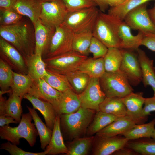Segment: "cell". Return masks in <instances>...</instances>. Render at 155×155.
<instances>
[{
    "label": "cell",
    "instance_id": "1",
    "mask_svg": "<svg viewBox=\"0 0 155 155\" xmlns=\"http://www.w3.org/2000/svg\"><path fill=\"white\" fill-rule=\"evenodd\" d=\"M0 36L15 47L23 56L34 53V26L26 20L22 19L11 25H0Z\"/></svg>",
    "mask_w": 155,
    "mask_h": 155
},
{
    "label": "cell",
    "instance_id": "2",
    "mask_svg": "<svg viewBox=\"0 0 155 155\" xmlns=\"http://www.w3.org/2000/svg\"><path fill=\"white\" fill-rule=\"evenodd\" d=\"M32 119L29 112L22 114L21 120L17 126L12 127L6 125L0 127L1 139L17 145L20 143V139L23 138L30 146L33 147L38 135L34 124L32 123Z\"/></svg>",
    "mask_w": 155,
    "mask_h": 155
},
{
    "label": "cell",
    "instance_id": "3",
    "mask_svg": "<svg viewBox=\"0 0 155 155\" xmlns=\"http://www.w3.org/2000/svg\"><path fill=\"white\" fill-rule=\"evenodd\" d=\"M96 112L81 107L74 113L61 114L60 126L71 139L81 137L86 133Z\"/></svg>",
    "mask_w": 155,
    "mask_h": 155
},
{
    "label": "cell",
    "instance_id": "4",
    "mask_svg": "<svg viewBox=\"0 0 155 155\" xmlns=\"http://www.w3.org/2000/svg\"><path fill=\"white\" fill-rule=\"evenodd\" d=\"M93 36L107 48L120 49L121 41L111 16L100 11L94 25Z\"/></svg>",
    "mask_w": 155,
    "mask_h": 155
},
{
    "label": "cell",
    "instance_id": "5",
    "mask_svg": "<svg viewBox=\"0 0 155 155\" xmlns=\"http://www.w3.org/2000/svg\"><path fill=\"white\" fill-rule=\"evenodd\" d=\"M99 80L106 97L122 98L133 91L128 79L119 70L114 72L106 71Z\"/></svg>",
    "mask_w": 155,
    "mask_h": 155
},
{
    "label": "cell",
    "instance_id": "6",
    "mask_svg": "<svg viewBox=\"0 0 155 155\" xmlns=\"http://www.w3.org/2000/svg\"><path fill=\"white\" fill-rule=\"evenodd\" d=\"M96 7L69 12L62 24L68 28L74 34L86 31H92L100 11Z\"/></svg>",
    "mask_w": 155,
    "mask_h": 155
},
{
    "label": "cell",
    "instance_id": "7",
    "mask_svg": "<svg viewBox=\"0 0 155 155\" xmlns=\"http://www.w3.org/2000/svg\"><path fill=\"white\" fill-rule=\"evenodd\" d=\"M88 57L72 51L56 56L43 59L47 70L65 75L77 70L81 63Z\"/></svg>",
    "mask_w": 155,
    "mask_h": 155
},
{
    "label": "cell",
    "instance_id": "8",
    "mask_svg": "<svg viewBox=\"0 0 155 155\" xmlns=\"http://www.w3.org/2000/svg\"><path fill=\"white\" fill-rule=\"evenodd\" d=\"M74 33L63 24L55 28L49 46L44 57H52L72 51V44Z\"/></svg>",
    "mask_w": 155,
    "mask_h": 155
},
{
    "label": "cell",
    "instance_id": "9",
    "mask_svg": "<svg viewBox=\"0 0 155 155\" xmlns=\"http://www.w3.org/2000/svg\"><path fill=\"white\" fill-rule=\"evenodd\" d=\"M68 12L61 0L42 2L39 18L47 26L55 28L63 24Z\"/></svg>",
    "mask_w": 155,
    "mask_h": 155
},
{
    "label": "cell",
    "instance_id": "10",
    "mask_svg": "<svg viewBox=\"0 0 155 155\" xmlns=\"http://www.w3.org/2000/svg\"><path fill=\"white\" fill-rule=\"evenodd\" d=\"M147 3H143L129 12L123 21L131 29L144 34L155 33V27L149 16Z\"/></svg>",
    "mask_w": 155,
    "mask_h": 155
},
{
    "label": "cell",
    "instance_id": "11",
    "mask_svg": "<svg viewBox=\"0 0 155 155\" xmlns=\"http://www.w3.org/2000/svg\"><path fill=\"white\" fill-rule=\"evenodd\" d=\"M100 78H90L84 90L78 94L81 102V107L99 111V106L106 97L100 83Z\"/></svg>",
    "mask_w": 155,
    "mask_h": 155
},
{
    "label": "cell",
    "instance_id": "12",
    "mask_svg": "<svg viewBox=\"0 0 155 155\" xmlns=\"http://www.w3.org/2000/svg\"><path fill=\"white\" fill-rule=\"evenodd\" d=\"M120 49L122 58L119 70L126 77L131 84L136 86L142 80V70L137 55L132 50Z\"/></svg>",
    "mask_w": 155,
    "mask_h": 155
},
{
    "label": "cell",
    "instance_id": "13",
    "mask_svg": "<svg viewBox=\"0 0 155 155\" xmlns=\"http://www.w3.org/2000/svg\"><path fill=\"white\" fill-rule=\"evenodd\" d=\"M28 94L50 103L58 114L63 92L53 88L43 78L34 80Z\"/></svg>",
    "mask_w": 155,
    "mask_h": 155
},
{
    "label": "cell",
    "instance_id": "14",
    "mask_svg": "<svg viewBox=\"0 0 155 155\" xmlns=\"http://www.w3.org/2000/svg\"><path fill=\"white\" fill-rule=\"evenodd\" d=\"M0 56L16 72L28 74L23 56L13 45L0 38Z\"/></svg>",
    "mask_w": 155,
    "mask_h": 155
},
{
    "label": "cell",
    "instance_id": "15",
    "mask_svg": "<svg viewBox=\"0 0 155 155\" xmlns=\"http://www.w3.org/2000/svg\"><path fill=\"white\" fill-rule=\"evenodd\" d=\"M128 140L120 135L104 137L96 135L93 143L92 154L110 155L125 146Z\"/></svg>",
    "mask_w": 155,
    "mask_h": 155
},
{
    "label": "cell",
    "instance_id": "16",
    "mask_svg": "<svg viewBox=\"0 0 155 155\" xmlns=\"http://www.w3.org/2000/svg\"><path fill=\"white\" fill-rule=\"evenodd\" d=\"M111 16L121 40L120 49L137 50L141 46L144 34L139 31L136 35H133L131 32V28L124 21Z\"/></svg>",
    "mask_w": 155,
    "mask_h": 155
},
{
    "label": "cell",
    "instance_id": "17",
    "mask_svg": "<svg viewBox=\"0 0 155 155\" xmlns=\"http://www.w3.org/2000/svg\"><path fill=\"white\" fill-rule=\"evenodd\" d=\"M33 25L35 40L34 53L41 54L43 59L47 53L55 28L47 26L39 18Z\"/></svg>",
    "mask_w": 155,
    "mask_h": 155
},
{
    "label": "cell",
    "instance_id": "18",
    "mask_svg": "<svg viewBox=\"0 0 155 155\" xmlns=\"http://www.w3.org/2000/svg\"><path fill=\"white\" fill-rule=\"evenodd\" d=\"M145 98L143 96V93L139 92H132L122 100L127 108L126 115L129 117L137 124L144 123L148 118L142 116V106Z\"/></svg>",
    "mask_w": 155,
    "mask_h": 155
},
{
    "label": "cell",
    "instance_id": "19",
    "mask_svg": "<svg viewBox=\"0 0 155 155\" xmlns=\"http://www.w3.org/2000/svg\"><path fill=\"white\" fill-rule=\"evenodd\" d=\"M23 98L28 100L32 104L34 109L40 111L43 116L46 126L53 130L59 114L52 105L28 93L24 95Z\"/></svg>",
    "mask_w": 155,
    "mask_h": 155
},
{
    "label": "cell",
    "instance_id": "20",
    "mask_svg": "<svg viewBox=\"0 0 155 155\" xmlns=\"http://www.w3.org/2000/svg\"><path fill=\"white\" fill-rule=\"evenodd\" d=\"M136 124H137L136 123L127 115L118 117L97 132L96 135L104 137L119 135L126 131Z\"/></svg>",
    "mask_w": 155,
    "mask_h": 155
},
{
    "label": "cell",
    "instance_id": "21",
    "mask_svg": "<svg viewBox=\"0 0 155 155\" xmlns=\"http://www.w3.org/2000/svg\"><path fill=\"white\" fill-rule=\"evenodd\" d=\"M42 2L41 0H16L13 8L19 14L28 17L34 25L39 18Z\"/></svg>",
    "mask_w": 155,
    "mask_h": 155
},
{
    "label": "cell",
    "instance_id": "22",
    "mask_svg": "<svg viewBox=\"0 0 155 155\" xmlns=\"http://www.w3.org/2000/svg\"><path fill=\"white\" fill-rule=\"evenodd\" d=\"M137 55L142 70V81L145 87L150 86L155 96V68L153 61L149 58L142 49L138 48Z\"/></svg>",
    "mask_w": 155,
    "mask_h": 155
},
{
    "label": "cell",
    "instance_id": "23",
    "mask_svg": "<svg viewBox=\"0 0 155 155\" xmlns=\"http://www.w3.org/2000/svg\"><path fill=\"white\" fill-rule=\"evenodd\" d=\"M44 150L47 152V155H49L61 153L66 155L68 153V150L64 143L61 132L59 115H57L56 119L50 140Z\"/></svg>",
    "mask_w": 155,
    "mask_h": 155
},
{
    "label": "cell",
    "instance_id": "24",
    "mask_svg": "<svg viewBox=\"0 0 155 155\" xmlns=\"http://www.w3.org/2000/svg\"><path fill=\"white\" fill-rule=\"evenodd\" d=\"M23 57L28 75L32 80L43 78L47 74L46 65L41 54L34 53Z\"/></svg>",
    "mask_w": 155,
    "mask_h": 155
},
{
    "label": "cell",
    "instance_id": "25",
    "mask_svg": "<svg viewBox=\"0 0 155 155\" xmlns=\"http://www.w3.org/2000/svg\"><path fill=\"white\" fill-rule=\"evenodd\" d=\"M77 70L87 74L90 78H100L106 72L104 57H88L81 63Z\"/></svg>",
    "mask_w": 155,
    "mask_h": 155
},
{
    "label": "cell",
    "instance_id": "26",
    "mask_svg": "<svg viewBox=\"0 0 155 155\" xmlns=\"http://www.w3.org/2000/svg\"><path fill=\"white\" fill-rule=\"evenodd\" d=\"M80 107L81 102L78 94L72 89L69 88L63 92L58 114L74 113Z\"/></svg>",
    "mask_w": 155,
    "mask_h": 155
},
{
    "label": "cell",
    "instance_id": "27",
    "mask_svg": "<svg viewBox=\"0 0 155 155\" xmlns=\"http://www.w3.org/2000/svg\"><path fill=\"white\" fill-rule=\"evenodd\" d=\"M118 117L100 111H96L86 133L91 136L108 125Z\"/></svg>",
    "mask_w": 155,
    "mask_h": 155
},
{
    "label": "cell",
    "instance_id": "28",
    "mask_svg": "<svg viewBox=\"0 0 155 155\" xmlns=\"http://www.w3.org/2000/svg\"><path fill=\"white\" fill-rule=\"evenodd\" d=\"M155 118L149 123L136 124L132 127L122 134L128 140L143 138H151L155 129Z\"/></svg>",
    "mask_w": 155,
    "mask_h": 155
},
{
    "label": "cell",
    "instance_id": "29",
    "mask_svg": "<svg viewBox=\"0 0 155 155\" xmlns=\"http://www.w3.org/2000/svg\"><path fill=\"white\" fill-rule=\"evenodd\" d=\"M99 110L118 117L126 115L127 108L122 98L106 97L99 106Z\"/></svg>",
    "mask_w": 155,
    "mask_h": 155
},
{
    "label": "cell",
    "instance_id": "30",
    "mask_svg": "<svg viewBox=\"0 0 155 155\" xmlns=\"http://www.w3.org/2000/svg\"><path fill=\"white\" fill-rule=\"evenodd\" d=\"M26 107L31 113L37 130L40 137L41 148L42 150H44L50 140L53 130L49 128L43 122L35 109L27 106Z\"/></svg>",
    "mask_w": 155,
    "mask_h": 155
},
{
    "label": "cell",
    "instance_id": "31",
    "mask_svg": "<svg viewBox=\"0 0 155 155\" xmlns=\"http://www.w3.org/2000/svg\"><path fill=\"white\" fill-rule=\"evenodd\" d=\"M125 146L142 155H155V140L143 138L128 140Z\"/></svg>",
    "mask_w": 155,
    "mask_h": 155
},
{
    "label": "cell",
    "instance_id": "32",
    "mask_svg": "<svg viewBox=\"0 0 155 155\" xmlns=\"http://www.w3.org/2000/svg\"><path fill=\"white\" fill-rule=\"evenodd\" d=\"M33 81L28 74L14 71L13 81L11 87L12 93L23 98L24 95L28 93Z\"/></svg>",
    "mask_w": 155,
    "mask_h": 155
},
{
    "label": "cell",
    "instance_id": "33",
    "mask_svg": "<svg viewBox=\"0 0 155 155\" xmlns=\"http://www.w3.org/2000/svg\"><path fill=\"white\" fill-rule=\"evenodd\" d=\"M94 137L75 138L70 143L67 147V155H86L88 154L93 145Z\"/></svg>",
    "mask_w": 155,
    "mask_h": 155
},
{
    "label": "cell",
    "instance_id": "34",
    "mask_svg": "<svg viewBox=\"0 0 155 155\" xmlns=\"http://www.w3.org/2000/svg\"><path fill=\"white\" fill-rule=\"evenodd\" d=\"M155 0H125L120 5L110 7L107 13L123 21L126 14L130 11L143 3Z\"/></svg>",
    "mask_w": 155,
    "mask_h": 155
},
{
    "label": "cell",
    "instance_id": "35",
    "mask_svg": "<svg viewBox=\"0 0 155 155\" xmlns=\"http://www.w3.org/2000/svg\"><path fill=\"white\" fill-rule=\"evenodd\" d=\"M93 37L92 31L74 34L72 44V50L88 56L89 48Z\"/></svg>",
    "mask_w": 155,
    "mask_h": 155
},
{
    "label": "cell",
    "instance_id": "36",
    "mask_svg": "<svg viewBox=\"0 0 155 155\" xmlns=\"http://www.w3.org/2000/svg\"><path fill=\"white\" fill-rule=\"evenodd\" d=\"M65 75L73 90L77 94L84 90L90 78L87 74L78 70L70 72Z\"/></svg>",
    "mask_w": 155,
    "mask_h": 155
},
{
    "label": "cell",
    "instance_id": "37",
    "mask_svg": "<svg viewBox=\"0 0 155 155\" xmlns=\"http://www.w3.org/2000/svg\"><path fill=\"white\" fill-rule=\"evenodd\" d=\"M104 58L106 72H114L119 70L122 58L120 49L115 47L108 48Z\"/></svg>",
    "mask_w": 155,
    "mask_h": 155
},
{
    "label": "cell",
    "instance_id": "38",
    "mask_svg": "<svg viewBox=\"0 0 155 155\" xmlns=\"http://www.w3.org/2000/svg\"><path fill=\"white\" fill-rule=\"evenodd\" d=\"M47 71V74L43 78L53 88L62 92L69 89H72L65 75Z\"/></svg>",
    "mask_w": 155,
    "mask_h": 155
},
{
    "label": "cell",
    "instance_id": "39",
    "mask_svg": "<svg viewBox=\"0 0 155 155\" xmlns=\"http://www.w3.org/2000/svg\"><path fill=\"white\" fill-rule=\"evenodd\" d=\"M23 98L11 93L6 103L5 115L12 117L19 123L22 113L21 102Z\"/></svg>",
    "mask_w": 155,
    "mask_h": 155
},
{
    "label": "cell",
    "instance_id": "40",
    "mask_svg": "<svg viewBox=\"0 0 155 155\" xmlns=\"http://www.w3.org/2000/svg\"><path fill=\"white\" fill-rule=\"evenodd\" d=\"M14 71L4 60L0 58V88L1 90H10L13 83Z\"/></svg>",
    "mask_w": 155,
    "mask_h": 155
},
{
    "label": "cell",
    "instance_id": "41",
    "mask_svg": "<svg viewBox=\"0 0 155 155\" xmlns=\"http://www.w3.org/2000/svg\"><path fill=\"white\" fill-rule=\"evenodd\" d=\"M23 17L13 8L7 9L0 8L1 26H9L15 24L22 20Z\"/></svg>",
    "mask_w": 155,
    "mask_h": 155
},
{
    "label": "cell",
    "instance_id": "42",
    "mask_svg": "<svg viewBox=\"0 0 155 155\" xmlns=\"http://www.w3.org/2000/svg\"><path fill=\"white\" fill-rule=\"evenodd\" d=\"M65 5L69 12L84 8L97 6L93 0H61Z\"/></svg>",
    "mask_w": 155,
    "mask_h": 155
},
{
    "label": "cell",
    "instance_id": "43",
    "mask_svg": "<svg viewBox=\"0 0 155 155\" xmlns=\"http://www.w3.org/2000/svg\"><path fill=\"white\" fill-rule=\"evenodd\" d=\"M108 49V48L102 42L93 37L89 48V53L92 54L93 58L97 59L104 57Z\"/></svg>",
    "mask_w": 155,
    "mask_h": 155
},
{
    "label": "cell",
    "instance_id": "44",
    "mask_svg": "<svg viewBox=\"0 0 155 155\" xmlns=\"http://www.w3.org/2000/svg\"><path fill=\"white\" fill-rule=\"evenodd\" d=\"M0 149L7 151L11 155H45L47 154L46 150L40 152H32L22 150L9 141L2 143Z\"/></svg>",
    "mask_w": 155,
    "mask_h": 155
},
{
    "label": "cell",
    "instance_id": "45",
    "mask_svg": "<svg viewBox=\"0 0 155 155\" xmlns=\"http://www.w3.org/2000/svg\"><path fill=\"white\" fill-rule=\"evenodd\" d=\"M142 116L144 118H148V115H150L151 112L155 111V96L145 98Z\"/></svg>",
    "mask_w": 155,
    "mask_h": 155
},
{
    "label": "cell",
    "instance_id": "46",
    "mask_svg": "<svg viewBox=\"0 0 155 155\" xmlns=\"http://www.w3.org/2000/svg\"><path fill=\"white\" fill-rule=\"evenodd\" d=\"M141 45L145 46L150 50L155 51V33L144 34Z\"/></svg>",
    "mask_w": 155,
    "mask_h": 155
},
{
    "label": "cell",
    "instance_id": "47",
    "mask_svg": "<svg viewBox=\"0 0 155 155\" xmlns=\"http://www.w3.org/2000/svg\"><path fill=\"white\" fill-rule=\"evenodd\" d=\"M12 117L6 115H0V127L8 125L9 123L17 124L18 122Z\"/></svg>",
    "mask_w": 155,
    "mask_h": 155
},
{
    "label": "cell",
    "instance_id": "48",
    "mask_svg": "<svg viewBox=\"0 0 155 155\" xmlns=\"http://www.w3.org/2000/svg\"><path fill=\"white\" fill-rule=\"evenodd\" d=\"M139 154L132 149L124 146L115 152L112 155H137Z\"/></svg>",
    "mask_w": 155,
    "mask_h": 155
},
{
    "label": "cell",
    "instance_id": "49",
    "mask_svg": "<svg viewBox=\"0 0 155 155\" xmlns=\"http://www.w3.org/2000/svg\"><path fill=\"white\" fill-rule=\"evenodd\" d=\"M97 6L99 8V10L101 12H104L108 8L109 5L108 0H93Z\"/></svg>",
    "mask_w": 155,
    "mask_h": 155
},
{
    "label": "cell",
    "instance_id": "50",
    "mask_svg": "<svg viewBox=\"0 0 155 155\" xmlns=\"http://www.w3.org/2000/svg\"><path fill=\"white\" fill-rule=\"evenodd\" d=\"M16 0H0V8L9 9L13 7Z\"/></svg>",
    "mask_w": 155,
    "mask_h": 155
},
{
    "label": "cell",
    "instance_id": "51",
    "mask_svg": "<svg viewBox=\"0 0 155 155\" xmlns=\"http://www.w3.org/2000/svg\"><path fill=\"white\" fill-rule=\"evenodd\" d=\"M6 100L0 95V115H5V106Z\"/></svg>",
    "mask_w": 155,
    "mask_h": 155
},
{
    "label": "cell",
    "instance_id": "52",
    "mask_svg": "<svg viewBox=\"0 0 155 155\" xmlns=\"http://www.w3.org/2000/svg\"><path fill=\"white\" fill-rule=\"evenodd\" d=\"M148 11L150 19L155 27V3L153 7L148 9Z\"/></svg>",
    "mask_w": 155,
    "mask_h": 155
},
{
    "label": "cell",
    "instance_id": "53",
    "mask_svg": "<svg viewBox=\"0 0 155 155\" xmlns=\"http://www.w3.org/2000/svg\"><path fill=\"white\" fill-rule=\"evenodd\" d=\"M125 0H108L109 6L113 7L117 6L123 3Z\"/></svg>",
    "mask_w": 155,
    "mask_h": 155
},
{
    "label": "cell",
    "instance_id": "54",
    "mask_svg": "<svg viewBox=\"0 0 155 155\" xmlns=\"http://www.w3.org/2000/svg\"><path fill=\"white\" fill-rule=\"evenodd\" d=\"M151 138L155 140V129H154V131L152 134V135L151 136Z\"/></svg>",
    "mask_w": 155,
    "mask_h": 155
},
{
    "label": "cell",
    "instance_id": "55",
    "mask_svg": "<svg viewBox=\"0 0 155 155\" xmlns=\"http://www.w3.org/2000/svg\"><path fill=\"white\" fill-rule=\"evenodd\" d=\"M42 2L50 1L56 0H41Z\"/></svg>",
    "mask_w": 155,
    "mask_h": 155
}]
</instances>
